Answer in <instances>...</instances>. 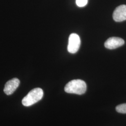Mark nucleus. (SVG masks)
<instances>
[{
	"label": "nucleus",
	"mask_w": 126,
	"mask_h": 126,
	"mask_svg": "<svg viewBox=\"0 0 126 126\" xmlns=\"http://www.w3.org/2000/svg\"><path fill=\"white\" fill-rule=\"evenodd\" d=\"M64 91L69 94H83L86 91V84L85 81L81 79H74L66 85Z\"/></svg>",
	"instance_id": "f257e3e1"
},
{
	"label": "nucleus",
	"mask_w": 126,
	"mask_h": 126,
	"mask_svg": "<svg viewBox=\"0 0 126 126\" xmlns=\"http://www.w3.org/2000/svg\"><path fill=\"white\" fill-rule=\"evenodd\" d=\"M43 95V90L40 88H36L31 90L23 98L22 102L24 106L29 107L40 100Z\"/></svg>",
	"instance_id": "f03ea898"
},
{
	"label": "nucleus",
	"mask_w": 126,
	"mask_h": 126,
	"mask_svg": "<svg viewBox=\"0 0 126 126\" xmlns=\"http://www.w3.org/2000/svg\"><path fill=\"white\" fill-rule=\"evenodd\" d=\"M80 43V37L78 34L76 33L71 34L69 37L67 46L68 52L72 54L76 53L79 49Z\"/></svg>",
	"instance_id": "7ed1b4c3"
},
{
	"label": "nucleus",
	"mask_w": 126,
	"mask_h": 126,
	"mask_svg": "<svg viewBox=\"0 0 126 126\" xmlns=\"http://www.w3.org/2000/svg\"><path fill=\"white\" fill-rule=\"evenodd\" d=\"M113 20L117 22L126 20V5H121L117 7L113 13Z\"/></svg>",
	"instance_id": "20e7f679"
},
{
	"label": "nucleus",
	"mask_w": 126,
	"mask_h": 126,
	"mask_svg": "<svg viewBox=\"0 0 126 126\" xmlns=\"http://www.w3.org/2000/svg\"><path fill=\"white\" fill-rule=\"evenodd\" d=\"M124 41L121 38L118 37H112L109 38L105 43L106 48L112 50L121 47L124 44Z\"/></svg>",
	"instance_id": "39448f33"
},
{
	"label": "nucleus",
	"mask_w": 126,
	"mask_h": 126,
	"mask_svg": "<svg viewBox=\"0 0 126 126\" xmlns=\"http://www.w3.org/2000/svg\"><path fill=\"white\" fill-rule=\"evenodd\" d=\"M20 80L17 78H13L8 81L4 88V92L6 94L9 95L13 94L20 85Z\"/></svg>",
	"instance_id": "423d86ee"
},
{
	"label": "nucleus",
	"mask_w": 126,
	"mask_h": 126,
	"mask_svg": "<svg viewBox=\"0 0 126 126\" xmlns=\"http://www.w3.org/2000/svg\"><path fill=\"white\" fill-rule=\"evenodd\" d=\"M117 112L121 113H126V103L122 104L116 107Z\"/></svg>",
	"instance_id": "0eeeda50"
},
{
	"label": "nucleus",
	"mask_w": 126,
	"mask_h": 126,
	"mask_svg": "<svg viewBox=\"0 0 126 126\" xmlns=\"http://www.w3.org/2000/svg\"><path fill=\"white\" fill-rule=\"evenodd\" d=\"M88 0H76V3L78 6L83 7L87 4Z\"/></svg>",
	"instance_id": "6e6552de"
}]
</instances>
